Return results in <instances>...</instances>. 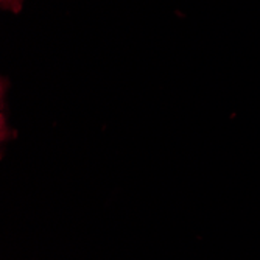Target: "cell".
I'll list each match as a JSON object with an SVG mask.
<instances>
[{
  "label": "cell",
  "instance_id": "6da1fadb",
  "mask_svg": "<svg viewBox=\"0 0 260 260\" xmlns=\"http://www.w3.org/2000/svg\"><path fill=\"white\" fill-rule=\"evenodd\" d=\"M2 2H4L5 5H8V7H14V5L19 4V0H2Z\"/></svg>",
  "mask_w": 260,
  "mask_h": 260
}]
</instances>
